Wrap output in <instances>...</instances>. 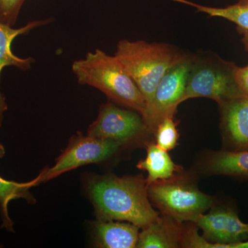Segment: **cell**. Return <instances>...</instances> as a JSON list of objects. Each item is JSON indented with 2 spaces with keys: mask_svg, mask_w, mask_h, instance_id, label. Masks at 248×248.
<instances>
[{
  "mask_svg": "<svg viewBox=\"0 0 248 248\" xmlns=\"http://www.w3.org/2000/svg\"><path fill=\"white\" fill-rule=\"evenodd\" d=\"M86 189L97 219L129 222L142 230L159 218L142 175H93Z\"/></svg>",
  "mask_w": 248,
  "mask_h": 248,
  "instance_id": "obj_1",
  "label": "cell"
},
{
  "mask_svg": "<svg viewBox=\"0 0 248 248\" xmlns=\"http://www.w3.org/2000/svg\"><path fill=\"white\" fill-rule=\"evenodd\" d=\"M72 71L78 83L102 91L111 102L136 111L146 109L143 94L119 59L97 49L73 62Z\"/></svg>",
  "mask_w": 248,
  "mask_h": 248,
  "instance_id": "obj_2",
  "label": "cell"
},
{
  "mask_svg": "<svg viewBox=\"0 0 248 248\" xmlns=\"http://www.w3.org/2000/svg\"><path fill=\"white\" fill-rule=\"evenodd\" d=\"M176 47L146 41H120L115 55L141 91L146 106L164 75L186 56Z\"/></svg>",
  "mask_w": 248,
  "mask_h": 248,
  "instance_id": "obj_3",
  "label": "cell"
},
{
  "mask_svg": "<svg viewBox=\"0 0 248 248\" xmlns=\"http://www.w3.org/2000/svg\"><path fill=\"white\" fill-rule=\"evenodd\" d=\"M236 66L215 54L194 55L182 103L204 97L223 104L243 96L236 84Z\"/></svg>",
  "mask_w": 248,
  "mask_h": 248,
  "instance_id": "obj_4",
  "label": "cell"
},
{
  "mask_svg": "<svg viewBox=\"0 0 248 248\" xmlns=\"http://www.w3.org/2000/svg\"><path fill=\"white\" fill-rule=\"evenodd\" d=\"M150 201L161 215L181 222L194 221L213 206V200L202 192L186 174L179 172L166 180L147 185Z\"/></svg>",
  "mask_w": 248,
  "mask_h": 248,
  "instance_id": "obj_5",
  "label": "cell"
},
{
  "mask_svg": "<svg viewBox=\"0 0 248 248\" xmlns=\"http://www.w3.org/2000/svg\"><path fill=\"white\" fill-rule=\"evenodd\" d=\"M186 228L182 248H229L248 240V223L229 207L213 208Z\"/></svg>",
  "mask_w": 248,
  "mask_h": 248,
  "instance_id": "obj_6",
  "label": "cell"
},
{
  "mask_svg": "<svg viewBox=\"0 0 248 248\" xmlns=\"http://www.w3.org/2000/svg\"><path fill=\"white\" fill-rule=\"evenodd\" d=\"M193 58L194 55L186 54L160 81L153 99L142 115L148 133H154L161 121L175 115L182 103Z\"/></svg>",
  "mask_w": 248,
  "mask_h": 248,
  "instance_id": "obj_7",
  "label": "cell"
},
{
  "mask_svg": "<svg viewBox=\"0 0 248 248\" xmlns=\"http://www.w3.org/2000/svg\"><path fill=\"white\" fill-rule=\"evenodd\" d=\"M124 142L76 135L52 167L45 169L35 178L37 186L84 165L97 164L108 159L124 146Z\"/></svg>",
  "mask_w": 248,
  "mask_h": 248,
  "instance_id": "obj_8",
  "label": "cell"
},
{
  "mask_svg": "<svg viewBox=\"0 0 248 248\" xmlns=\"http://www.w3.org/2000/svg\"><path fill=\"white\" fill-rule=\"evenodd\" d=\"M147 132L142 116L108 102L99 108L96 120L89 125L87 135L126 143Z\"/></svg>",
  "mask_w": 248,
  "mask_h": 248,
  "instance_id": "obj_9",
  "label": "cell"
},
{
  "mask_svg": "<svg viewBox=\"0 0 248 248\" xmlns=\"http://www.w3.org/2000/svg\"><path fill=\"white\" fill-rule=\"evenodd\" d=\"M220 128L226 151H248V97L220 104Z\"/></svg>",
  "mask_w": 248,
  "mask_h": 248,
  "instance_id": "obj_10",
  "label": "cell"
},
{
  "mask_svg": "<svg viewBox=\"0 0 248 248\" xmlns=\"http://www.w3.org/2000/svg\"><path fill=\"white\" fill-rule=\"evenodd\" d=\"M182 223L167 215H160L156 221L142 229L137 248H182L186 230Z\"/></svg>",
  "mask_w": 248,
  "mask_h": 248,
  "instance_id": "obj_11",
  "label": "cell"
},
{
  "mask_svg": "<svg viewBox=\"0 0 248 248\" xmlns=\"http://www.w3.org/2000/svg\"><path fill=\"white\" fill-rule=\"evenodd\" d=\"M94 224L96 247L135 248L138 246L139 229L133 223L114 220H99Z\"/></svg>",
  "mask_w": 248,
  "mask_h": 248,
  "instance_id": "obj_12",
  "label": "cell"
},
{
  "mask_svg": "<svg viewBox=\"0 0 248 248\" xmlns=\"http://www.w3.org/2000/svg\"><path fill=\"white\" fill-rule=\"evenodd\" d=\"M50 18L33 20L24 27L14 29L11 26L0 22V81L2 70L8 66H15L22 71L30 69L35 60L31 57L27 58H19L13 53L12 42L19 35H27L31 31L51 22Z\"/></svg>",
  "mask_w": 248,
  "mask_h": 248,
  "instance_id": "obj_13",
  "label": "cell"
},
{
  "mask_svg": "<svg viewBox=\"0 0 248 248\" xmlns=\"http://www.w3.org/2000/svg\"><path fill=\"white\" fill-rule=\"evenodd\" d=\"M204 169L210 174L248 179V151L211 152L205 157Z\"/></svg>",
  "mask_w": 248,
  "mask_h": 248,
  "instance_id": "obj_14",
  "label": "cell"
},
{
  "mask_svg": "<svg viewBox=\"0 0 248 248\" xmlns=\"http://www.w3.org/2000/svg\"><path fill=\"white\" fill-rule=\"evenodd\" d=\"M137 166L148 173L147 185L156 181L169 179L182 171L180 166L174 164L168 152L154 143L147 144L146 158L140 161Z\"/></svg>",
  "mask_w": 248,
  "mask_h": 248,
  "instance_id": "obj_15",
  "label": "cell"
},
{
  "mask_svg": "<svg viewBox=\"0 0 248 248\" xmlns=\"http://www.w3.org/2000/svg\"><path fill=\"white\" fill-rule=\"evenodd\" d=\"M176 2L187 5L195 8L198 12L208 15L210 17L223 18L234 23L240 33L242 34V42L245 49L248 52V4H236L223 8L203 6L188 0H172Z\"/></svg>",
  "mask_w": 248,
  "mask_h": 248,
  "instance_id": "obj_16",
  "label": "cell"
},
{
  "mask_svg": "<svg viewBox=\"0 0 248 248\" xmlns=\"http://www.w3.org/2000/svg\"><path fill=\"white\" fill-rule=\"evenodd\" d=\"M37 186L35 179L27 183H17L6 180L0 177V212L2 218V228L8 231L14 232V222L10 218L8 205L10 202L17 199H24L29 203H35L30 189Z\"/></svg>",
  "mask_w": 248,
  "mask_h": 248,
  "instance_id": "obj_17",
  "label": "cell"
},
{
  "mask_svg": "<svg viewBox=\"0 0 248 248\" xmlns=\"http://www.w3.org/2000/svg\"><path fill=\"white\" fill-rule=\"evenodd\" d=\"M174 117H168L160 122L155 130L156 144L165 151L169 152L177 146L179 134Z\"/></svg>",
  "mask_w": 248,
  "mask_h": 248,
  "instance_id": "obj_18",
  "label": "cell"
},
{
  "mask_svg": "<svg viewBox=\"0 0 248 248\" xmlns=\"http://www.w3.org/2000/svg\"><path fill=\"white\" fill-rule=\"evenodd\" d=\"M27 0H0V22L14 27Z\"/></svg>",
  "mask_w": 248,
  "mask_h": 248,
  "instance_id": "obj_19",
  "label": "cell"
},
{
  "mask_svg": "<svg viewBox=\"0 0 248 248\" xmlns=\"http://www.w3.org/2000/svg\"><path fill=\"white\" fill-rule=\"evenodd\" d=\"M235 76L241 94L248 97V65L244 67L236 66Z\"/></svg>",
  "mask_w": 248,
  "mask_h": 248,
  "instance_id": "obj_20",
  "label": "cell"
},
{
  "mask_svg": "<svg viewBox=\"0 0 248 248\" xmlns=\"http://www.w3.org/2000/svg\"><path fill=\"white\" fill-rule=\"evenodd\" d=\"M8 105L6 103V97L0 91V126L2 124L3 119H4V112L7 110ZM5 155V149L3 145L0 143V159L4 157Z\"/></svg>",
  "mask_w": 248,
  "mask_h": 248,
  "instance_id": "obj_21",
  "label": "cell"
},
{
  "mask_svg": "<svg viewBox=\"0 0 248 248\" xmlns=\"http://www.w3.org/2000/svg\"><path fill=\"white\" fill-rule=\"evenodd\" d=\"M229 248H248V240L244 242L232 245Z\"/></svg>",
  "mask_w": 248,
  "mask_h": 248,
  "instance_id": "obj_22",
  "label": "cell"
},
{
  "mask_svg": "<svg viewBox=\"0 0 248 248\" xmlns=\"http://www.w3.org/2000/svg\"><path fill=\"white\" fill-rule=\"evenodd\" d=\"M238 2L241 4H248V0H238Z\"/></svg>",
  "mask_w": 248,
  "mask_h": 248,
  "instance_id": "obj_23",
  "label": "cell"
}]
</instances>
